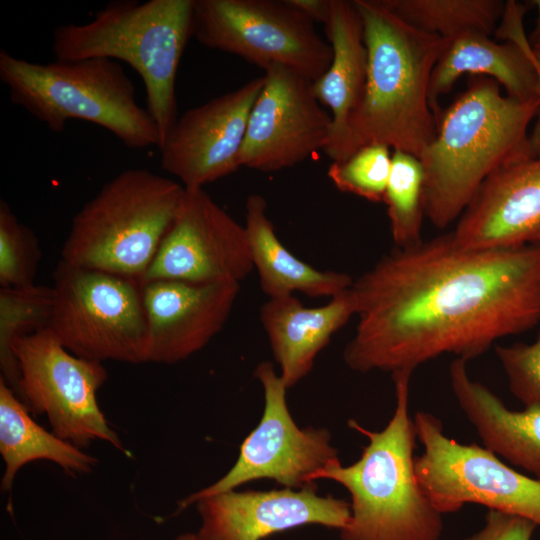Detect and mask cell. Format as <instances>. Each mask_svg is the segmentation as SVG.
<instances>
[{
	"label": "cell",
	"mask_w": 540,
	"mask_h": 540,
	"mask_svg": "<svg viewBox=\"0 0 540 540\" xmlns=\"http://www.w3.org/2000/svg\"><path fill=\"white\" fill-rule=\"evenodd\" d=\"M392 165L391 148L364 146L342 161H332L327 176L340 191L370 202H383Z\"/></svg>",
	"instance_id": "28"
},
{
	"label": "cell",
	"mask_w": 540,
	"mask_h": 540,
	"mask_svg": "<svg viewBox=\"0 0 540 540\" xmlns=\"http://www.w3.org/2000/svg\"><path fill=\"white\" fill-rule=\"evenodd\" d=\"M200 535L209 540H262L274 533L317 524L343 529L350 504L321 496L316 485L270 491L231 490L198 500Z\"/></svg>",
	"instance_id": "16"
},
{
	"label": "cell",
	"mask_w": 540,
	"mask_h": 540,
	"mask_svg": "<svg viewBox=\"0 0 540 540\" xmlns=\"http://www.w3.org/2000/svg\"><path fill=\"white\" fill-rule=\"evenodd\" d=\"M533 3L537 7V13H538L535 30L532 34V36H535V35L540 34V0H534Z\"/></svg>",
	"instance_id": "36"
},
{
	"label": "cell",
	"mask_w": 540,
	"mask_h": 540,
	"mask_svg": "<svg viewBox=\"0 0 540 540\" xmlns=\"http://www.w3.org/2000/svg\"><path fill=\"white\" fill-rule=\"evenodd\" d=\"M324 26L332 61L312 85L318 101L331 111V135L324 152L335 161L349 122L365 93L368 53L362 21L353 0H331L330 17Z\"/></svg>",
	"instance_id": "21"
},
{
	"label": "cell",
	"mask_w": 540,
	"mask_h": 540,
	"mask_svg": "<svg viewBox=\"0 0 540 540\" xmlns=\"http://www.w3.org/2000/svg\"><path fill=\"white\" fill-rule=\"evenodd\" d=\"M172 540H209V539L203 537L198 532L197 533L188 532V533L180 534L176 536L175 538H173Z\"/></svg>",
	"instance_id": "35"
},
{
	"label": "cell",
	"mask_w": 540,
	"mask_h": 540,
	"mask_svg": "<svg viewBox=\"0 0 540 540\" xmlns=\"http://www.w3.org/2000/svg\"><path fill=\"white\" fill-rule=\"evenodd\" d=\"M265 77L210 99L178 116L159 147L161 168L186 189L203 188L240 168L251 109Z\"/></svg>",
	"instance_id": "15"
},
{
	"label": "cell",
	"mask_w": 540,
	"mask_h": 540,
	"mask_svg": "<svg viewBox=\"0 0 540 540\" xmlns=\"http://www.w3.org/2000/svg\"><path fill=\"white\" fill-rule=\"evenodd\" d=\"M353 371L413 372L443 354L467 362L540 322V243L466 249L451 232L394 247L350 287Z\"/></svg>",
	"instance_id": "1"
},
{
	"label": "cell",
	"mask_w": 540,
	"mask_h": 540,
	"mask_svg": "<svg viewBox=\"0 0 540 540\" xmlns=\"http://www.w3.org/2000/svg\"><path fill=\"white\" fill-rule=\"evenodd\" d=\"M254 269L245 226L203 188L186 189L174 221L141 280L240 283Z\"/></svg>",
	"instance_id": "14"
},
{
	"label": "cell",
	"mask_w": 540,
	"mask_h": 540,
	"mask_svg": "<svg viewBox=\"0 0 540 540\" xmlns=\"http://www.w3.org/2000/svg\"><path fill=\"white\" fill-rule=\"evenodd\" d=\"M395 247L422 242L424 213V171L419 158L393 150L392 165L384 200Z\"/></svg>",
	"instance_id": "27"
},
{
	"label": "cell",
	"mask_w": 540,
	"mask_h": 540,
	"mask_svg": "<svg viewBox=\"0 0 540 540\" xmlns=\"http://www.w3.org/2000/svg\"><path fill=\"white\" fill-rule=\"evenodd\" d=\"M185 188L146 169H126L72 218L62 261L141 283L177 214Z\"/></svg>",
	"instance_id": "7"
},
{
	"label": "cell",
	"mask_w": 540,
	"mask_h": 540,
	"mask_svg": "<svg viewBox=\"0 0 540 540\" xmlns=\"http://www.w3.org/2000/svg\"><path fill=\"white\" fill-rule=\"evenodd\" d=\"M10 101L55 133L79 119L101 126L130 149L159 148L158 127L136 100L123 66L108 58L36 63L0 51Z\"/></svg>",
	"instance_id": "6"
},
{
	"label": "cell",
	"mask_w": 540,
	"mask_h": 540,
	"mask_svg": "<svg viewBox=\"0 0 540 540\" xmlns=\"http://www.w3.org/2000/svg\"><path fill=\"white\" fill-rule=\"evenodd\" d=\"M531 243H540V228L535 234V236L533 237Z\"/></svg>",
	"instance_id": "37"
},
{
	"label": "cell",
	"mask_w": 540,
	"mask_h": 540,
	"mask_svg": "<svg viewBox=\"0 0 540 540\" xmlns=\"http://www.w3.org/2000/svg\"><path fill=\"white\" fill-rule=\"evenodd\" d=\"M454 396L486 449L540 479V402L508 409L488 387L470 378L467 361L449 368Z\"/></svg>",
	"instance_id": "20"
},
{
	"label": "cell",
	"mask_w": 540,
	"mask_h": 540,
	"mask_svg": "<svg viewBox=\"0 0 540 540\" xmlns=\"http://www.w3.org/2000/svg\"><path fill=\"white\" fill-rule=\"evenodd\" d=\"M540 228V157L499 168L479 186L451 232L466 249L531 243Z\"/></svg>",
	"instance_id": "18"
},
{
	"label": "cell",
	"mask_w": 540,
	"mask_h": 540,
	"mask_svg": "<svg viewBox=\"0 0 540 540\" xmlns=\"http://www.w3.org/2000/svg\"><path fill=\"white\" fill-rule=\"evenodd\" d=\"M396 16L446 40L474 31H496L505 3L500 0H381Z\"/></svg>",
	"instance_id": "25"
},
{
	"label": "cell",
	"mask_w": 540,
	"mask_h": 540,
	"mask_svg": "<svg viewBox=\"0 0 540 540\" xmlns=\"http://www.w3.org/2000/svg\"><path fill=\"white\" fill-rule=\"evenodd\" d=\"M193 9L194 0L111 1L89 22L56 27L51 49L58 61L108 58L130 65L143 80L162 144L178 118L175 83Z\"/></svg>",
	"instance_id": "5"
},
{
	"label": "cell",
	"mask_w": 540,
	"mask_h": 540,
	"mask_svg": "<svg viewBox=\"0 0 540 540\" xmlns=\"http://www.w3.org/2000/svg\"><path fill=\"white\" fill-rule=\"evenodd\" d=\"M353 3L368 53L367 82L335 161L371 144L420 158L437 133L429 85L448 41L409 25L381 0Z\"/></svg>",
	"instance_id": "2"
},
{
	"label": "cell",
	"mask_w": 540,
	"mask_h": 540,
	"mask_svg": "<svg viewBox=\"0 0 540 540\" xmlns=\"http://www.w3.org/2000/svg\"><path fill=\"white\" fill-rule=\"evenodd\" d=\"M532 54L533 58L535 60L536 66L538 68V71L540 73V34L532 36Z\"/></svg>",
	"instance_id": "34"
},
{
	"label": "cell",
	"mask_w": 540,
	"mask_h": 540,
	"mask_svg": "<svg viewBox=\"0 0 540 540\" xmlns=\"http://www.w3.org/2000/svg\"><path fill=\"white\" fill-rule=\"evenodd\" d=\"M16 395L31 415H45L52 432L80 449L104 441L129 455L97 402L108 373L102 362L69 352L48 329L16 338Z\"/></svg>",
	"instance_id": "10"
},
{
	"label": "cell",
	"mask_w": 540,
	"mask_h": 540,
	"mask_svg": "<svg viewBox=\"0 0 540 540\" xmlns=\"http://www.w3.org/2000/svg\"><path fill=\"white\" fill-rule=\"evenodd\" d=\"M540 76V73H539ZM539 106L537 110V120L532 134L530 135V143L535 157H540V86L538 92Z\"/></svg>",
	"instance_id": "33"
},
{
	"label": "cell",
	"mask_w": 540,
	"mask_h": 540,
	"mask_svg": "<svg viewBox=\"0 0 540 540\" xmlns=\"http://www.w3.org/2000/svg\"><path fill=\"white\" fill-rule=\"evenodd\" d=\"M147 362L174 364L203 349L225 326L240 283L152 280L141 284Z\"/></svg>",
	"instance_id": "17"
},
{
	"label": "cell",
	"mask_w": 540,
	"mask_h": 540,
	"mask_svg": "<svg viewBox=\"0 0 540 540\" xmlns=\"http://www.w3.org/2000/svg\"><path fill=\"white\" fill-rule=\"evenodd\" d=\"M266 210L267 203L262 195L247 197L244 226L259 285L268 298L295 292L332 298L350 288L354 279L349 274L317 269L290 252L279 240Z\"/></svg>",
	"instance_id": "23"
},
{
	"label": "cell",
	"mask_w": 540,
	"mask_h": 540,
	"mask_svg": "<svg viewBox=\"0 0 540 540\" xmlns=\"http://www.w3.org/2000/svg\"><path fill=\"white\" fill-rule=\"evenodd\" d=\"M0 453L5 467L1 489L11 490L18 471L35 460H48L70 476L91 473L97 458L37 424L28 409L0 378Z\"/></svg>",
	"instance_id": "24"
},
{
	"label": "cell",
	"mask_w": 540,
	"mask_h": 540,
	"mask_svg": "<svg viewBox=\"0 0 540 540\" xmlns=\"http://www.w3.org/2000/svg\"><path fill=\"white\" fill-rule=\"evenodd\" d=\"M52 288L48 329L69 352L99 362L147 363V321L138 280L59 260Z\"/></svg>",
	"instance_id": "8"
},
{
	"label": "cell",
	"mask_w": 540,
	"mask_h": 540,
	"mask_svg": "<svg viewBox=\"0 0 540 540\" xmlns=\"http://www.w3.org/2000/svg\"><path fill=\"white\" fill-rule=\"evenodd\" d=\"M511 393L526 405L540 402V330L533 343L495 345Z\"/></svg>",
	"instance_id": "30"
},
{
	"label": "cell",
	"mask_w": 540,
	"mask_h": 540,
	"mask_svg": "<svg viewBox=\"0 0 540 540\" xmlns=\"http://www.w3.org/2000/svg\"><path fill=\"white\" fill-rule=\"evenodd\" d=\"M264 391L260 422L243 440L232 468L213 484L185 497L180 512L198 500L235 490L251 481L271 479L284 488L314 485L313 475L340 461L325 428L297 426L288 409L287 387L271 362L263 361L254 371Z\"/></svg>",
	"instance_id": "12"
},
{
	"label": "cell",
	"mask_w": 540,
	"mask_h": 540,
	"mask_svg": "<svg viewBox=\"0 0 540 540\" xmlns=\"http://www.w3.org/2000/svg\"><path fill=\"white\" fill-rule=\"evenodd\" d=\"M474 76L444 113L434 140L419 158L424 213L439 229L461 216L490 174L534 157L527 130L539 98L504 96L497 81Z\"/></svg>",
	"instance_id": "3"
},
{
	"label": "cell",
	"mask_w": 540,
	"mask_h": 540,
	"mask_svg": "<svg viewBox=\"0 0 540 540\" xmlns=\"http://www.w3.org/2000/svg\"><path fill=\"white\" fill-rule=\"evenodd\" d=\"M411 371L392 374L396 405L387 425L371 431L355 420L348 425L368 444L349 466L340 461L312 480H333L351 496V516L341 540H441L443 518L422 491L415 473L417 435L409 414Z\"/></svg>",
	"instance_id": "4"
},
{
	"label": "cell",
	"mask_w": 540,
	"mask_h": 540,
	"mask_svg": "<svg viewBox=\"0 0 540 540\" xmlns=\"http://www.w3.org/2000/svg\"><path fill=\"white\" fill-rule=\"evenodd\" d=\"M429 85V102L437 112V99L448 93L464 73L489 76L519 100L538 97L540 76L529 42L499 44L480 32H466L447 40Z\"/></svg>",
	"instance_id": "22"
},
{
	"label": "cell",
	"mask_w": 540,
	"mask_h": 540,
	"mask_svg": "<svg viewBox=\"0 0 540 540\" xmlns=\"http://www.w3.org/2000/svg\"><path fill=\"white\" fill-rule=\"evenodd\" d=\"M42 252L35 233L0 201V287L34 283Z\"/></svg>",
	"instance_id": "29"
},
{
	"label": "cell",
	"mask_w": 540,
	"mask_h": 540,
	"mask_svg": "<svg viewBox=\"0 0 540 540\" xmlns=\"http://www.w3.org/2000/svg\"><path fill=\"white\" fill-rule=\"evenodd\" d=\"M53 307L52 286L0 287L1 379L15 393L19 373L12 344L16 338L48 328Z\"/></svg>",
	"instance_id": "26"
},
{
	"label": "cell",
	"mask_w": 540,
	"mask_h": 540,
	"mask_svg": "<svg viewBox=\"0 0 540 540\" xmlns=\"http://www.w3.org/2000/svg\"><path fill=\"white\" fill-rule=\"evenodd\" d=\"M192 37L268 69L285 66L311 81L332 61L314 22L286 0H194Z\"/></svg>",
	"instance_id": "11"
},
{
	"label": "cell",
	"mask_w": 540,
	"mask_h": 540,
	"mask_svg": "<svg viewBox=\"0 0 540 540\" xmlns=\"http://www.w3.org/2000/svg\"><path fill=\"white\" fill-rule=\"evenodd\" d=\"M312 22L325 25L330 17L331 0H286Z\"/></svg>",
	"instance_id": "32"
},
{
	"label": "cell",
	"mask_w": 540,
	"mask_h": 540,
	"mask_svg": "<svg viewBox=\"0 0 540 540\" xmlns=\"http://www.w3.org/2000/svg\"><path fill=\"white\" fill-rule=\"evenodd\" d=\"M249 115L239 166L275 172L304 161L328 145L332 118L313 91V81L285 66L265 70Z\"/></svg>",
	"instance_id": "13"
},
{
	"label": "cell",
	"mask_w": 540,
	"mask_h": 540,
	"mask_svg": "<svg viewBox=\"0 0 540 540\" xmlns=\"http://www.w3.org/2000/svg\"><path fill=\"white\" fill-rule=\"evenodd\" d=\"M354 315L350 288L318 307H306L294 295L268 298L261 305L259 319L288 389L310 373L320 351Z\"/></svg>",
	"instance_id": "19"
},
{
	"label": "cell",
	"mask_w": 540,
	"mask_h": 540,
	"mask_svg": "<svg viewBox=\"0 0 540 540\" xmlns=\"http://www.w3.org/2000/svg\"><path fill=\"white\" fill-rule=\"evenodd\" d=\"M536 528L535 523L526 518L488 510L481 529L461 540H531Z\"/></svg>",
	"instance_id": "31"
},
{
	"label": "cell",
	"mask_w": 540,
	"mask_h": 540,
	"mask_svg": "<svg viewBox=\"0 0 540 540\" xmlns=\"http://www.w3.org/2000/svg\"><path fill=\"white\" fill-rule=\"evenodd\" d=\"M413 422L423 446L415 456L416 477L438 512L455 513L466 504H478L526 518L540 528V479L514 470L485 447L448 437L441 420L430 412H416Z\"/></svg>",
	"instance_id": "9"
}]
</instances>
